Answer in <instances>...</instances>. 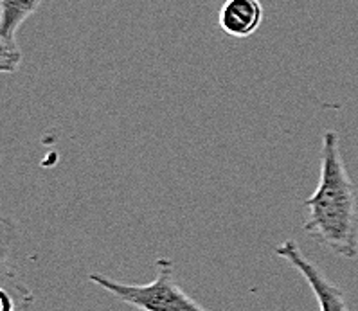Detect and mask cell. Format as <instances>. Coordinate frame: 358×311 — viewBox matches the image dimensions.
<instances>
[{
	"label": "cell",
	"instance_id": "obj_3",
	"mask_svg": "<svg viewBox=\"0 0 358 311\" xmlns=\"http://www.w3.org/2000/svg\"><path fill=\"white\" fill-rule=\"evenodd\" d=\"M274 254L287 261L288 265L294 266L306 279L313 295H315L317 303H319L320 311H350L345 295L342 294L341 288L333 284L326 277V273L301 252L299 245L294 240L282 241L281 245L274 248Z\"/></svg>",
	"mask_w": 358,
	"mask_h": 311
},
{
	"label": "cell",
	"instance_id": "obj_1",
	"mask_svg": "<svg viewBox=\"0 0 358 311\" xmlns=\"http://www.w3.org/2000/svg\"><path fill=\"white\" fill-rule=\"evenodd\" d=\"M303 205L308 207L306 234L337 256H358L357 193L342 159L337 131L328 130L322 137L319 185Z\"/></svg>",
	"mask_w": 358,
	"mask_h": 311
},
{
	"label": "cell",
	"instance_id": "obj_5",
	"mask_svg": "<svg viewBox=\"0 0 358 311\" xmlns=\"http://www.w3.org/2000/svg\"><path fill=\"white\" fill-rule=\"evenodd\" d=\"M45 0H2L0 2V43H17L22 24L38 11Z\"/></svg>",
	"mask_w": 358,
	"mask_h": 311
},
{
	"label": "cell",
	"instance_id": "obj_4",
	"mask_svg": "<svg viewBox=\"0 0 358 311\" xmlns=\"http://www.w3.org/2000/svg\"><path fill=\"white\" fill-rule=\"evenodd\" d=\"M263 22V4L259 0H225L220 8L218 24L231 38H249Z\"/></svg>",
	"mask_w": 358,
	"mask_h": 311
},
{
	"label": "cell",
	"instance_id": "obj_6",
	"mask_svg": "<svg viewBox=\"0 0 358 311\" xmlns=\"http://www.w3.org/2000/svg\"><path fill=\"white\" fill-rule=\"evenodd\" d=\"M22 62V51L18 43H0V71L13 74Z\"/></svg>",
	"mask_w": 358,
	"mask_h": 311
},
{
	"label": "cell",
	"instance_id": "obj_2",
	"mask_svg": "<svg viewBox=\"0 0 358 311\" xmlns=\"http://www.w3.org/2000/svg\"><path fill=\"white\" fill-rule=\"evenodd\" d=\"M90 282L114 295L117 301L141 311H211L200 306L175 281L173 261L159 257L155 261V279L148 284H128L90 273Z\"/></svg>",
	"mask_w": 358,
	"mask_h": 311
}]
</instances>
